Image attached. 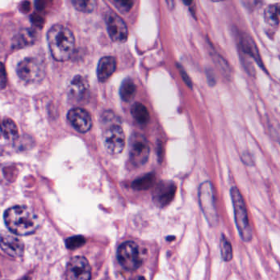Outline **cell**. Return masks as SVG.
I'll return each mask as SVG.
<instances>
[{"label":"cell","instance_id":"cell-1","mask_svg":"<svg viewBox=\"0 0 280 280\" xmlns=\"http://www.w3.org/2000/svg\"><path fill=\"white\" fill-rule=\"evenodd\" d=\"M5 224L12 234L25 236L33 234L39 226V220L35 212L26 206L11 207L4 214Z\"/></svg>","mask_w":280,"mask_h":280},{"label":"cell","instance_id":"cell-27","mask_svg":"<svg viewBox=\"0 0 280 280\" xmlns=\"http://www.w3.org/2000/svg\"><path fill=\"white\" fill-rule=\"evenodd\" d=\"M6 81H7V78H6L4 66L2 63V66H1V87H2V89L4 88Z\"/></svg>","mask_w":280,"mask_h":280},{"label":"cell","instance_id":"cell-11","mask_svg":"<svg viewBox=\"0 0 280 280\" xmlns=\"http://www.w3.org/2000/svg\"><path fill=\"white\" fill-rule=\"evenodd\" d=\"M67 119L77 132L85 133L92 127V118L86 109L73 108L67 113Z\"/></svg>","mask_w":280,"mask_h":280},{"label":"cell","instance_id":"cell-21","mask_svg":"<svg viewBox=\"0 0 280 280\" xmlns=\"http://www.w3.org/2000/svg\"><path fill=\"white\" fill-rule=\"evenodd\" d=\"M155 181V177L153 174H147L146 176L141 177L132 183V187L137 190H146L152 186Z\"/></svg>","mask_w":280,"mask_h":280},{"label":"cell","instance_id":"cell-22","mask_svg":"<svg viewBox=\"0 0 280 280\" xmlns=\"http://www.w3.org/2000/svg\"><path fill=\"white\" fill-rule=\"evenodd\" d=\"M72 3L74 6L75 8L84 12H92L95 9L96 2L94 0L90 1H84V0H73Z\"/></svg>","mask_w":280,"mask_h":280},{"label":"cell","instance_id":"cell-8","mask_svg":"<svg viewBox=\"0 0 280 280\" xmlns=\"http://www.w3.org/2000/svg\"><path fill=\"white\" fill-rule=\"evenodd\" d=\"M118 259L121 266L127 271H136L141 265L138 246L133 242L123 243L118 248Z\"/></svg>","mask_w":280,"mask_h":280},{"label":"cell","instance_id":"cell-5","mask_svg":"<svg viewBox=\"0 0 280 280\" xmlns=\"http://www.w3.org/2000/svg\"><path fill=\"white\" fill-rule=\"evenodd\" d=\"M16 72L25 83H39L45 76V68L41 60L33 57H28L18 63Z\"/></svg>","mask_w":280,"mask_h":280},{"label":"cell","instance_id":"cell-18","mask_svg":"<svg viewBox=\"0 0 280 280\" xmlns=\"http://www.w3.org/2000/svg\"><path fill=\"white\" fill-rule=\"evenodd\" d=\"M131 113L135 120L140 124H146L150 120V114L146 107L141 103H135L131 109Z\"/></svg>","mask_w":280,"mask_h":280},{"label":"cell","instance_id":"cell-10","mask_svg":"<svg viewBox=\"0 0 280 280\" xmlns=\"http://www.w3.org/2000/svg\"><path fill=\"white\" fill-rule=\"evenodd\" d=\"M107 30L112 40L124 42L128 35L127 26L123 19L115 12H109L106 15Z\"/></svg>","mask_w":280,"mask_h":280},{"label":"cell","instance_id":"cell-19","mask_svg":"<svg viewBox=\"0 0 280 280\" xmlns=\"http://www.w3.org/2000/svg\"><path fill=\"white\" fill-rule=\"evenodd\" d=\"M265 18L270 25H280V3L270 5L265 11Z\"/></svg>","mask_w":280,"mask_h":280},{"label":"cell","instance_id":"cell-3","mask_svg":"<svg viewBox=\"0 0 280 280\" xmlns=\"http://www.w3.org/2000/svg\"><path fill=\"white\" fill-rule=\"evenodd\" d=\"M232 202L234 206V219L239 235L244 242H251L253 239V229L251 227L248 209L239 188L233 187L230 190Z\"/></svg>","mask_w":280,"mask_h":280},{"label":"cell","instance_id":"cell-25","mask_svg":"<svg viewBox=\"0 0 280 280\" xmlns=\"http://www.w3.org/2000/svg\"><path fill=\"white\" fill-rule=\"evenodd\" d=\"M86 243V239L82 236H75L69 238L66 240V245L69 249H76L83 246Z\"/></svg>","mask_w":280,"mask_h":280},{"label":"cell","instance_id":"cell-28","mask_svg":"<svg viewBox=\"0 0 280 280\" xmlns=\"http://www.w3.org/2000/svg\"></svg>","mask_w":280,"mask_h":280},{"label":"cell","instance_id":"cell-4","mask_svg":"<svg viewBox=\"0 0 280 280\" xmlns=\"http://www.w3.org/2000/svg\"><path fill=\"white\" fill-rule=\"evenodd\" d=\"M200 206L204 216L211 227L219 225V216L215 202L213 187L211 182L206 181L201 184L198 192Z\"/></svg>","mask_w":280,"mask_h":280},{"label":"cell","instance_id":"cell-6","mask_svg":"<svg viewBox=\"0 0 280 280\" xmlns=\"http://www.w3.org/2000/svg\"><path fill=\"white\" fill-rule=\"evenodd\" d=\"M104 146L111 155L120 154L125 146V134L118 123H112L103 132Z\"/></svg>","mask_w":280,"mask_h":280},{"label":"cell","instance_id":"cell-24","mask_svg":"<svg viewBox=\"0 0 280 280\" xmlns=\"http://www.w3.org/2000/svg\"><path fill=\"white\" fill-rule=\"evenodd\" d=\"M243 45L245 50L249 54H251V55L257 58V59L259 58V56H258V53H257V47L255 45L254 42L252 40V39L248 37V35H246L245 37L243 38Z\"/></svg>","mask_w":280,"mask_h":280},{"label":"cell","instance_id":"cell-23","mask_svg":"<svg viewBox=\"0 0 280 280\" xmlns=\"http://www.w3.org/2000/svg\"><path fill=\"white\" fill-rule=\"evenodd\" d=\"M33 39V32L26 30L25 32L19 33L18 35H16V37L13 39L14 45L21 47L22 45L30 44Z\"/></svg>","mask_w":280,"mask_h":280},{"label":"cell","instance_id":"cell-2","mask_svg":"<svg viewBox=\"0 0 280 280\" xmlns=\"http://www.w3.org/2000/svg\"><path fill=\"white\" fill-rule=\"evenodd\" d=\"M47 41L51 55L55 60H68L74 53V35L67 26L53 25L47 33Z\"/></svg>","mask_w":280,"mask_h":280},{"label":"cell","instance_id":"cell-16","mask_svg":"<svg viewBox=\"0 0 280 280\" xmlns=\"http://www.w3.org/2000/svg\"><path fill=\"white\" fill-rule=\"evenodd\" d=\"M136 92H137V86L132 79H125L123 81V83L121 84L119 93L122 100L124 101H131L134 98Z\"/></svg>","mask_w":280,"mask_h":280},{"label":"cell","instance_id":"cell-13","mask_svg":"<svg viewBox=\"0 0 280 280\" xmlns=\"http://www.w3.org/2000/svg\"><path fill=\"white\" fill-rule=\"evenodd\" d=\"M1 248L6 254L12 257H21L24 253L23 243L16 237L9 234H2Z\"/></svg>","mask_w":280,"mask_h":280},{"label":"cell","instance_id":"cell-20","mask_svg":"<svg viewBox=\"0 0 280 280\" xmlns=\"http://www.w3.org/2000/svg\"><path fill=\"white\" fill-rule=\"evenodd\" d=\"M220 251H221V257L225 262H231L234 257V252L233 247L229 239L225 237V234H222L220 239Z\"/></svg>","mask_w":280,"mask_h":280},{"label":"cell","instance_id":"cell-14","mask_svg":"<svg viewBox=\"0 0 280 280\" xmlns=\"http://www.w3.org/2000/svg\"><path fill=\"white\" fill-rule=\"evenodd\" d=\"M117 67L115 58L112 56L103 57L98 63L97 77L99 81H105L114 74Z\"/></svg>","mask_w":280,"mask_h":280},{"label":"cell","instance_id":"cell-17","mask_svg":"<svg viewBox=\"0 0 280 280\" xmlns=\"http://www.w3.org/2000/svg\"><path fill=\"white\" fill-rule=\"evenodd\" d=\"M2 134L7 141H15L18 137V129L16 123L10 118H6L2 120Z\"/></svg>","mask_w":280,"mask_h":280},{"label":"cell","instance_id":"cell-9","mask_svg":"<svg viewBox=\"0 0 280 280\" xmlns=\"http://www.w3.org/2000/svg\"><path fill=\"white\" fill-rule=\"evenodd\" d=\"M67 280H90L91 268L88 261L82 257H75L70 260L66 270Z\"/></svg>","mask_w":280,"mask_h":280},{"label":"cell","instance_id":"cell-12","mask_svg":"<svg viewBox=\"0 0 280 280\" xmlns=\"http://www.w3.org/2000/svg\"><path fill=\"white\" fill-rule=\"evenodd\" d=\"M176 192V186L173 183H161L155 188L153 200L155 205L160 207L168 206L174 199Z\"/></svg>","mask_w":280,"mask_h":280},{"label":"cell","instance_id":"cell-26","mask_svg":"<svg viewBox=\"0 0 280 280\" xmlns=\"http://www.w3.org/2000/svg\"><path fill=\"white\" fill-rule=\"evenodd\" d=\"M113 2L118 9L123 12H128L132 8V4H133V2L131 1H122V0H116V1H113Z\"/></svg>","mask_w":280,"mask_h":280},{"label":"cell","instance_id":"cell-7","mask_svg":"<svg viewBox=\"0 0 280 280\" xmlns=\"http://www.w3.org/2000/svg\"><path fill=\"white\" fill-rule=\"evenodd\" d=\"M150 155V146L146 137L139 133L131 136L129 141V159L132 165L140 167L145 165Z\"/></svg>","mask_w":280,"mask_h":280},{"label":"cell","instance_id":"cell-15","mask_svg":"<svg viewBox=\"0 0 280 280\" xmlns=\"http://www.w3.org/2000/svg\"><path fill=\"white\" fill-rule=\"evenodd\" d=\"M88 82L83 76L77 75L72 79L70 84L69 93L72 96H81L88 89Z\"/></svg>","mask_w":280,"mask_h":280}]
</instances>
